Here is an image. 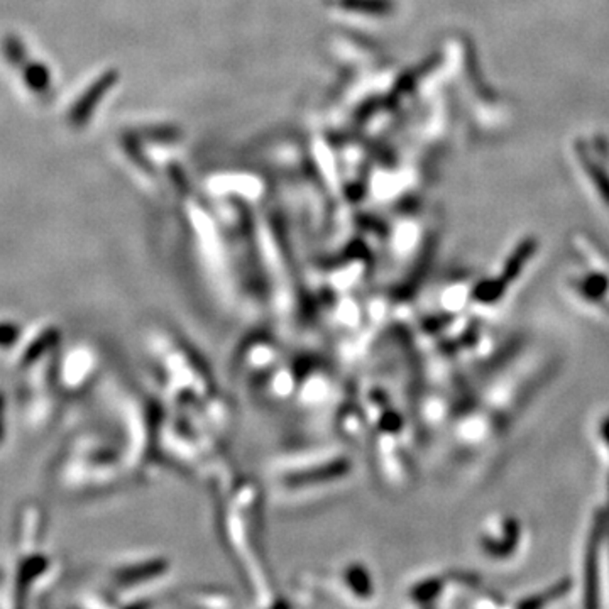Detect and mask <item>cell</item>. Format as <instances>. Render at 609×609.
<instances>
[{
    "label": "cell",
    "mask_w": 609,
    "mask_h": 609,
    "mask_svg": "<svg viewBox=\"0 0 609 609\" xmlns=\"http://www.w3.org/2000/svg\"><path fill=\"white\" fill-rule=\"evenodd\" d=\"M225 491L219 500V526L223 544L242 572L248 589L263 605H276V591L269 582V572L263 552L261 490L251 479L222 477Z\"/></svg>",
    "instance_id": "1"
},
{
    "label": "cell",
    "mask_w": 609,
    "mask_h": 609,
    "mask_svg": "<svg viewBox=\"0 0 609 609\" xmlns=\"http://www.w3.org/2000/svg\"><path fill=\"white\" fill-rule=\"evenodd\" d=\"M288 597L301 606H372L381 596L376 569L366 559H342L322 574H300Z\"/></svg>",
    "instance_id": "2"
},
{
    "label": "cell",
    "mask_w": 609,
    "mask_h": 609,
    "mask_svg": "<svg viewBox=\"0 0 609 609\" xmlns=\"http://www.w3.org/2000/svg\"><path fill=\"white\" fill-rule=\"evenodd\" d=\"M179 601L175 605L177 606H232V599L231 595L225 593L219 587H196V589H187L185 593H179Z\"/></svg>",
    "instance_id": "3"
}]
</instances>
